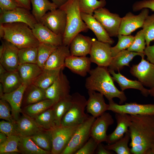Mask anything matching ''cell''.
I'll return each mask as SVG.
<instances>
[{
	"mask_svg": "<svg viewBox=\"0 0 154 154\" xmlns=\"http://www.w3.org/2000/svg\"><path fill=\"white\" fill-rule=\"evenodd\" d=\"M130 115L129 131L131 153L146 154L154 146V115Z\"/></svg>",
	"mask_w": 154,
	"mask_h": 154,
	"instance_id": "cell-1",
	"label": "cell"
},
{
	"mask_svg": "<svg viewBox=\"0 0 154 154\" xmlns=\"http://www.w3.org/2000/svg\"><path fill=\"white\" fill-rule=\"evenodd\" d=\"M90 75L86 79L85 86L88 90L97 91L102 94L109 101L115 98L119 100L121 104L127 100L123 91H120L115 86L108 67L98 66L91 69Z\"/></svg>",
	"mask_w": 154,
	"mask_h": 154,
	"instance_id": "cell-2",
	"label": "cell"
},
{
	"mask_svg": "<svg viewBox=\"0 0 154 154\" xmlns=\"http://www.w3.org/2000/svg\"><path fill=\"white\" fill-rule=\"evenodd\" d=\"M59 8L66 14V25L63 36V45L69 46L72 39L82 32L89 29L82 20L79 5V0H68Z\"/></svg>",
	"mask_w": 154,
	"mask_h": 154,
	"instance_id": "cell-3",
	"label": "cell"
},
{
	"mask_svg": "<svg viewBox=\"0 0 154 154\" xmlns=\"http://www.w3.org/2000/svg\"><path fill=\"white\" fill-rule=\"evenodd\" d=\"M4 34L3 39L19 49L37 47L40 42L34 35L32 29L22 22L3 24Z\"/></svg>",
	"mask_w": 154,
	"mask_h": 154,
	"instance_id": "cell-4",
	"label": "cell"
},
{
	"mask_svg": "<svg viewBox=\"0 0 154 154\" xmlns=\"http://www.w3.org/2000/svg\"><path fill=\"white\" fill-rule=\"evenodd\" d=\"M72 95L71 106L62 118L61 125L77 126L86 120L90 116L85 113L87 100L85 96L76 92Z\"/></svg>",
	"mask_w": 154,
	"mask_h": 154,
	"instance_id": "cell-5",
	"label": "cell"
},
{
	"mask_svg": "<svg viewBox=\"0 0 154 154\" xmlns=\"http://www.w3.org/2000/svg\"><path fill=\"white\" fill-rule=\"evenodd\" d=\"M96 118L90 116L78 125L67 146L61 154H74L86 142L90 137L92 125Z\"/></svg>",
	"mask_w": 154,
	"mask_h": 154,
	"instance_id": "cell-6",
	"label": "cell"
},
{
	"mask_svg": "<svg viewBox=\"0 0 154 154\" xmlns=\"http://www.w3.org/2000/svg\"><path fill=\"white\" fill-rule=\"evenodd\" d=\"M93 15L110 37H117L122 19L118 14L104 7L96 10Z\"/></svg>",
	"mask_w": 154,
	"mask_h": 154,
	"instance_id": "cell-7",
	"label": "cell"
},
{
	"mask_svg": "<svg viewBox=\"0 0 154 154\" xmlns=\"http://www.w3.org/2000/svg\"><path fill=\"white\" fill-rule=\"evenodd\" d=\"M78 125H60L56 126L50 130L52 144L51 154H61L68 143Z\"/></svg>",
	"mask_w": 154,
	"mask_h": 154,
	"instance_id": "cell-8",
	"label": "cell"
},
{
	"mask_svg": "<svg viewBox=\"0 0 154 154\" xmlns=\"http://www.w3.org/2000/svg\"><path fill=\"white\" fill-rule=\"evenodd\" d=\"M22 22L27 24L32 29L37 23L30 10L19 7L11 11L0 10V24Z\"/></svg>",
	"mask_w": 154,
	"mask_h": 154,
	"instance_id": "cell-9",
	"label": "cell"
},
{
	"mask_svg": "<svg viewBox=\"0 0 154 154\" xmlns=\"http://www.w3.org/2000/svg\"><path fill=\"white\" fill-rule=\"evenodd\" d=\"M66 20L65 12L58 8L46 13L40 22L56 34L63 36L66 29Z\"/></svg>",
	"mask_w": 154,
	"mask_h": 154,
	"instance_id": "cell-10",
	"label": "cell"
},
{
	"mask_svg": "<svg viewBox=\"0 0 154 154\" xmlns=\"http://www.w3.org/2000/svg\"><path fill=\"white\" fill-rule=\"evenodd\" d=\"M111 44L93 38V42L89 53L92 62L98 66L108 67L113 57L111 50Z\"/></svg>",
	"mask_w": 154,
	"mask_h": 154,
	"instance_id": "cell-11",
	"label": "cell"
},
{
	"mask_svg": "<svg viewBox=\"0 0 154 154\" xmlns=\"http://www.w3.org/2000/svg\"><path fill=\"white\" fill-rule=\"evenodd\" d=\"M130 72L142 84L151 89L154 88V64L141 57V62L133 65Z\"/></svg>",
	"mask_w": 154,
	"mask_h": 154,
	"instance_id": "cell-12",
	"label": "cell"
},
{
	"mask_svg": "<svg viewBox=\"0 0 154 154\" xmlns=\"http://www.w3.org/2000/svg\"><path fill=\"white\" fill-rule=\"evenodd\" d=\"M62 69L53 83L45 90L46 99L56 102L70 95L69 81Z\"/></svg>",
	"mask_w": 154,
	"mask_h": 154,
	"instance_id": "cell-13",
	"label": "cell"
},
{
	"mask_svg": "<svg viewBox=\"0 0 154 154\" xmlns=\"http://www.w3.org/2000/svg\"><path fill=\"white\" fill-rule=\"evenodd\" d=\"M108 110L115 113L130 115H154V104H140L135 102L118 104L113 100L109 101Z\"/></svg>",
	"mask_w": 154,
	"mask_h": 154,
	"instance_id": "cell-14",
	"label": "cell"
},
{
	"mask_svg": "<svg viewBox=\"0 0 154 154\" xmlns=\"http://www.w3.org/2000/svg\"><path fill=\"white\" fill-rule=\"evenodd\" d=\"M141 10L138 15H135L131 12H129L122 18L119 34L130 35L136 29L142 28L146 18L149 15V10L146 8Z\"/></svg>",
	"mask_w": 154,
	"mask_h": 154,
	"instance_id": "cell-15",
	"label": "cell"
},
{
	"mask_svg": "<svg viewBox=\"0 0 154 154\" xmlns=\"http://www.w3.org/2000/svg\"><path fill=\"white\" fill-rule=\"evenodd\" d=\"M96 118L91 128L90 137L98 143L106 142L107 131L109 126L114 123V119L109 113L106 112Z\"/></svg>",
	"mask_w": 154,
	"mask_h": 154,
	"instance_id": "cell-16",
	"label": "cell"
},
{
	"mask_svg": "<svg viewBox=\"0 0 154 154\" xmlns=\"http://www.w3.org/2000/svg\"><path fill=\"white\" fill-rule=\"evenodd\" d=\"M4 48L0 57V64L7 71L17 70L20 65L19 49L11 43L5 40Z\"/></svg>",
	"mask_w": 154,
	"mask_h": 154,
	"instance_id": "cell-17",
	"label": "cell"
},
{
	"mask_svg": "<svg viewBox=\"0 0 154 154\" xmlns=\"http://www.w3.org/2000/svg\"><path fill=\"white\" fill-rule=\"evenodd\" d=\"M32 30L40 43L58 47L63 45V36L56 34L40 22L37 23Z\"/></svg>",
	"mask_w": 154,
	"mask_h": 154,
	"instance_id": "cell-18",
	"label": "cell"
},
{
	"mask_svg": "<svg viewBox=\"0 0 154 154\" xmlns=\"http://www.w3.org/2000/svg\"><path fill=\"white\" fill-rule=\"evenodd\" d=\"M28 86L23 84L19 88L11 92L4 93L0 99L7 102L11 108V114L14 119L17 121L22 113V104L25 91Z\"/></svg>",
	"mask_w": 154,
	"mask_h": 154,
	"instance_id": "cell-19",
	"label": "cell"
},
{
	"mask_svg": "<svg viewBox=\"0 0 154 154\" xmlns=\"http://www.w3.org/2000/svg\"><path fill=\"white\" fill-rule=\"evenodd\" d=\"M88 92L89 97L86 107L87 112L96 118L108 110L109 104L106 103L102 94L90 90H88Z\"/></svg>",
	"mask_w": 154,
	"mask_h": 154,
	"instance_id": "cell-20",
	"label": "cell"
},
{
	"mask_svg": "<svg viewBox=\"0 0 154 154\" xmlns=\"http://www.w3.org/2000/svg\"><path fill=\"white\" fill-rule=\"evenodd\" d=\"M91 62L90 58L86 56L70 55L66 58L64 66L73 73L84 77L91 70Z\"/></svg>",
	"mask_w": 154,
	"mask_h": 154,
	"instance_id": "cell-21",
	"label": "cell"
},
{
	"mask_svg": "<svg viewBox=\"0 0 154 154\" xmlns=\"http://www.w3.org/2000/svg\"><path fill=\"white\" fill-rule=\"evenodd\" d=\"M93 38L80 33L72 39L69 47L70 55L77 56H85L89 54Z\"/></svg>",
	"mask_w": 154,
	"mask_h": 154,
	"instance_id": "cell-22",
	"label": "cell"
},
{
	"mask_svg": "<svg viewBox=\"0 0 154 154\" xmlns=\"http://www.w3.org/2000/svg\"><path fill=\"white\" fill-rule=\"evenodd\" d=\"M81 16L88 29L93 32L98 40L111 45L114 42V40L109 36L102 25L93 15L81 12Z\"/></svg>",
	"mask_w": 154,
	"mask_h": 154,
	"instance_id": "cell-23",
	"label": "cell"
},
{
	"mask_svg": "<svg viewBox=\"0 0 154 154\" xmlns=\"http://www.w3.org/2000/svg\"><path fill=\"white\" fill-rule=\"evenodd\" d=\"M115 118L117 123V127L111 134L108 135L106 142L108 144L116 142L129 131L131 119V115L124 113H116Z\"/></svg>",
	"mask_w": 154,
	"mask_h": 154,
	"instance_id": "cell-24",
	"label": "cell"
},
{
	"mask_svg": "<svg viewBox=\"0 0 154 154\" xmlns=\"http://www.w3.org/2000/svg\"><path fill=\"white\" fill-rule=\"evenodd\" d=\"M22 114L23 115L15 122L17 134L20 137H31L43 130L33 119Z\"/></svg>",
	"mask_w": 154,
	"mask_h": 154,
	"instance_id": "cell-25",
	"label": "cell"
},
{
	"mask_svg": "<svg viewBox=\"0 0 154 154\" xmlns=\"http://www.w3.org/2000/svg\"><path fill=\"white\" fill-rule=\"evenodd\" d=\"M70 55L69 47L63 45L58 47L51 54L44 69L64 68L65 59Z\"/></svg>",
	"mask_w": 154,
	"mask_h": 154,
	"instance_id": "cell-26",
	"label": "cell"
},
{
	"mask_svg": "<svg viewBox=\"0 0 154 154\" xmlns=\"http://www.w3.org/2000/svg\"><path fill=\"white\" fill-rule=\"evenodd\" d=\"M137 55L141 57H144V54L124 50L119 52L115 56L113 57L108 67L109 70L119 71L124 67H130L129 63L135 56Z\"/></svg>",
	"mask_w": 154,
	"mask_h": 154,
	"instance_id": "cell-27",
	"label": "cell"
},
{
	"mask_svg": "<svg viewBox=\"0 0 154 154\" xmlns=\"http://www.w3.org/2000/svg\"><path fill=\"white\" fill-rule=\"evenodd\" d=\"M114 80L117 82L122 91L128 89H134L139 90L142 95L147 97L149 95V89L145 88L139 81L129 79L122 75L119 72L115 73L113 70H109Z\"/></svg>",
	"mask_w": 154,
	"mask_h": 154,
	"instance_id": "cell-28",
	"label": "cell"
},
{
	"mask_svg": "<svg viewBox=\"0 0 154 154\" xmlns=\"http://www.w3.org/2000/svg\"><path fill=\"white\" fill-rule=\"evenodd\" d=\"M42 70L36 64L25 63L20 64L17 70L23 84L28 86L33 83Z\"/></svg>",
	"mask_w": 154,
	"mask_h": 154,
	"instance_id": "cell-29",
	"label": "cell"
},
{
	"mask_svg": "<svg viewBox=\"0 0 154 154\" xmlns=\"http://www.w3.org/2000/svg\"><path fill=\"white\" fill-rule=\"evenodd\" d=\"M0 82L4 93L13 92L23 84L22 79L17 70L6 71L0 75Z\"/></svg>",
	"mask_w": 154,
	"mask_h": 154,
	"instance_id": "cell-30",
	"label": "cell"
},
{
	"mask_svg": "<svg viewBox=\"0 0 154 154\" xmlns=\"http://www.w3.org/2000/svg\"><path fill=\"white\" fill-rule=\"evenodd\" d=\"M46 99L45 90L32 84L28 86L24 93L22 104V108Z\"/></svg>",
	"mask_w": 154,
	"mask_h": 154,
	"instance_id": "cell-31",
	"label": "cell"
},
{
	"mask_svg": "<svg viewBox=\"0 0 154 154\" xmlns=\"http://www.w3.org/2000/svg\"><path fill=\"white\" fill-rule=\"evenodd\" d=\"M63 68L44 69L33 84L46 90L53 83Z\"/></svg>",
	"mask_w": 154,
	"mask_h": 154,
	"instance_id": "cell-32",
	"label": "cell"
},
{
	"mask_svg": "<svg viewBox=\"0 0 154 154\" xmlns=\"http://www.w3.org/2000/svg\"><path fill=\"white\" fill-rule=\"evenodd\" d=\"M31 2L32 7V13L37 23L40 22L48 11L58 8L54 3L48 0H31Z\"/></svg>",
	"mask_w": 154,
	"mask_h": 154,
	"instance_id": "cell-33",
	"label": "cell"
},
{
	"mask_svg": "<svg viewBox=\"0 0 154 154\" xmlns=\"http://www.w3.org/2000/svg\"><path fill=\"white\" fill-rule=\"evenodd\" d=\"M55 103L51 100L46 99L22 108V113L33 118L52 107Z\"/></svg>",
	"mask_w": 154,
	"mask_h": 154,
	"instance_id": "cell-34",
	"label": "cell"
},
{
	"mask_svg": "<svg viewBox=\"0 0 154 154\" xmlns=\"http://www.w3.org/2000/svg\"><path fill=\"white\" fill-rule=\"evenodd\" d=\"M72 100V95L70 94L55 103L52 107L56 126L61 125L62 119L69 109Z\"/></svg>",
	"mask_w": 154,
	"mask_h": 154,
	"instance_id": "cell-35",
	"label": "cell"
},
{
	"mask_svg": "<svg viewBox=\"0 0 154 154\" xmlns=\"http://www.w3.org/2000/svg\"><path fill=\"white\" fill-rule=\"evenodd\" d=\"M33 119L37 125L43 130H50L56 126L52 107Z\"/></svg>",
	"mask_w": 154,
	"mask_h": 154,
	"instance_id": "cell-36",
	"label": "cell"
},
{
	"mask_svg": "<svg viewBox=\"0 0 154 154\" xmlns=\"http://www.w3.org/2000/svg\"><path fill=\"white\" fill-rule=\"evenodd\" d=\"M18 149L24 154H49L50 153L39 147L30 137H20Z\"/></svg>",
	"mask_w": 154,
	"mask_h": 154,
	"instance_id": "cell-37",
	"label": "cell"
},
{
	"mask_svg": "<svg viewBox=\"0 0 154 154\" xmlns=\"http://www.w3.org/2000/svg\"><path fill=\"white\" fill-rule=\"evenodd\" d=\"M30 137L39 147L51 154L52 144L50 130H42Z\"/></svg>",
	"mask_w": 154,
	"mask_h": 154,
	"instance_id": "cell-38",
	"label": "cell"
},
{
	"mask_svg": "<svg viewBox=\"0 0 154 154\" xmlns=\"http://www.w3.org/2000/svg\"><path fill=\"white\" fill-rule=\"evenodd\" d=\"M130 139L128 131L121 138L114 143L104 146V147L107 149L113 151L117 154H130V148L128 146Z\"/></svg>",
	"mask_w": 154,
	"mask_h": 154,
	"instance_id": "cell-39",
	"label": "cell"
},
{
	"mask_svg": "<svg viewBox=\"0 0 154 154\" xmlns=\"http://www.w3.org/2000/svg\"><path fill=\"white\" fill-rule=\"evenodd\" d=\"M7 137V140L0 144V154L21 153L18 149L20 137L18 135H12Z\"/></svg>",
	"mask_w": 154,
	"mask_h": 154,
	"instance_id": "cell-40",
	"label": "cell"
},
{
	"mask_svg": "<svg viewBox=\"0 0 154 154\" xmlns=\"http://www.w3.org/2000/svg\"><path fill=\"white\" fill-rule=\"evenodd\" d=\"M57 47L49 44L40 43L37 47V64L42 69H44V65L51 54Z\"/></svg>",
	"mask_w": 154,
	"mask_h": 154,
	"instance_id": "cell-41",
	"label": "cell"
},
{
	"mask_svg": "<svg viewBox=\"0 0 154 154\" xmlns=\"http://www.w3.org/2000/svg\"><path fill=\"white\" fill-rule=\"evenodd\" d=\"M38 51L37 47H30L19 49L18 55L20 64L37 63Z\"/></svg>",
	"mask_w": 154,
	"mask_h": 154,
	"instance_id": "cell-42",
	"label": "cell"
},
{
	"mask_svg": "<svg viewBox=\"0 0 154 154\" xmlns=\"http://www.w3.org/2000/svg\"><path fill=\"white\" fill-rule=\"evenodd\" d=\"M106 4L105 0H79L81 12L92 15L96 10L104 7Z\"/></svg>",
	"mask_w": 154,
	"mask_h": 154,
	"instance_id": "cell-43",
	"label": "cell"
},
{
	"mask_svg": "<svg viewBox=\"0 0 154 154\" xmlns=\"http://www.w3.org/2000/svg\"><path fill=\"white\" fill-rule=\"evenodd\" d=\"M117 37L118 38L117 43L114 46L111 48L112 57L115 56L121 51L127 49L132 44L134 38V36L131 35L119 34Z\"/></svg>",
	"mask_w": 154,
	"mask_h": 154,
	"instance_id": "cell-44",
	"label": "cell"
},
{
	"mask_svg": "<svg viewBox=\"0 0 154 154\" xmlns=\"http://www.w3.org/2000/svg\"><path fill=\"white\" fill-rule=\"evenodd\" d=\"M146 46L149 45L151 42L154 40V13L148 15L143 27Z\"/></svg>",
	"mask_w": 154,
	"mask_h": 154,
	"instance_id": "cell-45",
	"label": "cell"
},
{
	"mask_svg": "<svg viewBox=\"0 0 154 154\" xmlns=\"http://www.w3.org/2000/svg\"><path fill=\"white\" fill-rule=\"evenodd\" d=\"M146 45L145 37L142 29L137 33L134 36L133 43L127 50L129 51L144 54Z\"/></svg>",
	"mask_w": 154,
	"mask_h": 154,
	"instance_id": "cell-46",
	"label": "cell"
},
{
	"mask_svg": "<svg viewBox=\"0 0 154 154\" xmlns=\"http://www.w3.org/2000/svg\"><path fill=\"white\" fill-rule=\"evenodd\" d=\"M98 144L93 138L90 137L74 154H93L96 151Z\"/></svg>",
	"mask_w": 154,
	"mask_h": 154,
	"instance_id": "cell-47",
	"label": "cell"
},
{
	"mask_svg": "<svg viewBox=\"0 0 154 154\" xmlns=\"http://www.w3.org/2000/svg\"><path fill=\"white\" fill-rule=\"evenodd\" d=\"M0 118L6 121L14 122L11 114V108L9 103L6 101L0 99Z\"/></svg>",
	"mask_w": 154,
	"mask_h": 154,
	"instance_id": "cell-48",
	"label": "cell"
},
{
	"mask_svg": "<svg viewBox=\"0 0 154 154\" xmlns=\"http://www.w3.org/2000/svg\"><path fill=\"white\" fill-rule=\"evenodd\" d=\"M16 121L12 122L3 120L0 122V131L7 136L18 135Z\"/></svg>",
	"mask_w": 154,
	"mask_h": 154,
	"instance_id": "cell-49",
	"label": "cell"
},
{
	"mask_svg": "<svg viewBox=\"0 0 154 154\" xmlns=\"http://www.w3.org/2000/svg\"><path fill=\"white\" fill-rule=\"evenodd\" d=\"M145 8L149 9L154 11V0H142L136 1L132 6L133 11L135 12Z\"/></svg>",
	"mask_w": 154,
	"mask_h": 154,
	"instance_id": "cell-50",
	"label": "cell"
},
{
	"mask_svg": "<svg viewBox=\"0 0 154 154\" xmlns=\"http://www.w3.org/2000/svg\"><path fill=\"white\" fill-rule=\"evenodd\" d=\"M20 7L15 0H0V10L9 11Z\"/></svg>",
	"mask_w": 154,
	"mask_h": 154,
	"instance_id": "cell-51",
	"label": "cell"
},
{
	"mask_svg": "<svg viewBox=\"0 0 154 154\" xmlns=\"http://www.w3.org/2000/svg\"><path fill=\"white\" fill-rule=\"evenodd\" d=\"M144 53L147 56V60L154 64V45L146 46Z\"/></svg>",
	"mask_w": 154,
	"mask_h": 154,
	"instance_id": "cell-52",
	"label": "cell"
},
{
	"mask_svg": "<svg viewBox=\"0 0 154 154\" xmlns=\"http://www.w3.org/2000/svg\"><path fill=\"white\" fill-rule=\"evenodd\" d=\"M96 153L97 154H111L110 151L107 149L102 143H99L96 150Z\"/></svg>",
	"mask_w": 154,
	"mask_h": 154,
	"instance_id": "cell-53",
	"label": "cell"
},
{
	"mask_svg": "<svg viewBox=\"0 0 154 154\" xmlns=\"http://www.w3.org/2000/svg\"><path fill=\"white\" fill-rule=\"evenodd\" d=\"M19 5L29 10L31 9V0H17Z\"/></svg>",
	"mask_w": 154,
	"mask_h": 154,
	"instance_id": "cell-54",
	"label": "cell"
},
{
	"mask_svg": "<svg viewBox=\"0 0 154 154\" xmlns=\"http://www.w3.org/2000/svg\"><path fill=\"white\" fill-rule=\"evenodd\" d=\"M52 2L54 3L58 8L64 5L68 0H51Z\"/></svg>",
	"mask_w": 154,
	"mask_h": 154,
	"instance_id": "cell-55",
	"label": "cell"
},
{
	"mask_svg": "<svg viewBox=\"0 0 154 154\" xmlns=\"http://www.w3.org/2000/svg\"><path fill=\"white\" fill-rule=\"evenodd\" d=\"M7 137L5 133L0 132V144L4 143L7 140Z\"/></svg>",
	"mask_w": 154,
	"mask_h": 154,
	"instance_id": "cell-56",
	"label": "cell"
},
{
	"mask_svg": "<svg viewBox=\"0 0 154 154\" xmlns=\"http://www.w3.org/2000/svg\"><path fill=\"white\" fill-rule=\"evenodd\" d=\"M4 34V31L3 28V24H0V38H3Z\"/></svg>",
	"mask_w": 154,
	"mask_h": 154,
	"instance_id": "cell-57",
	"label": "cell"
},
{
	"mask_svg": "<svg viewBox=\"0 0 154 154\" xmlns=\"http://www.w3.org/2000/svg\"><path fill=\"white\" fill-rule=\"evenodd\" d=\"M4 48V44L3 41L2 42L0 46V57L2 55Z\"/></svg>",
	"mask_w": 154,
	"mask_h": 154,
	"instance_id": "cell-58",
	"label": "cell"
},
{
	"mask_svg": "<svg viewBox=\"0 0 154 154\" xmlns=\"http://www.w3.org/2000/svg\"><path fill=\"white\" fill-rule=\"evenodd\" d=\"M7 71L3 66L0 64V75L5 72Z\"/></svg>",
	"mask_w": 154,
	"mask_h": 154,
	"instance_id": "cell-59",
	"label": "cell"
},
{
	"mask_svg": "<svg viewBox=\"0 0 154 154\" xmlns=\"http://www.w3.org/2000/svg\"><path fill=\"white\" fill-rule=\"evenodd\" d=\"M3 88L2 84L0 83V98L4 94Z\"/></svg>",
	"mask_w": 154,
	"mask_h": 154,
	"instance_id": "cell-60",
	"label": "cell"
},
{
	"mask_svg": "<svg viewBox=\"0 0 154 154\" xmlns=\"http://www.w3.org/2000/svg\"><path fill=\"white\" fill-rule=\"evenodd\" d=\"M149 95L153 98L154 100V88L149 89Z\"/></svg>",
	"mask_w": 154,
	"mask_h": 154,
	"instance_id": "cell-61",
	"label": "cell"
},
{
	"mask_svg": "<svg viewBox=\"0 0 154 154\" xmlns=\"http://www.w3.org/2000/svg\"><path fill=\"white\" fill-rule=\"evenodd\" d=\"M16 2H17V0H15Z\"/></svg>",
	"mask_w": 154,
	"mask_h": 154,
	"instance_id": "cell-62",
	"label": "cell"
}]
</instances>
